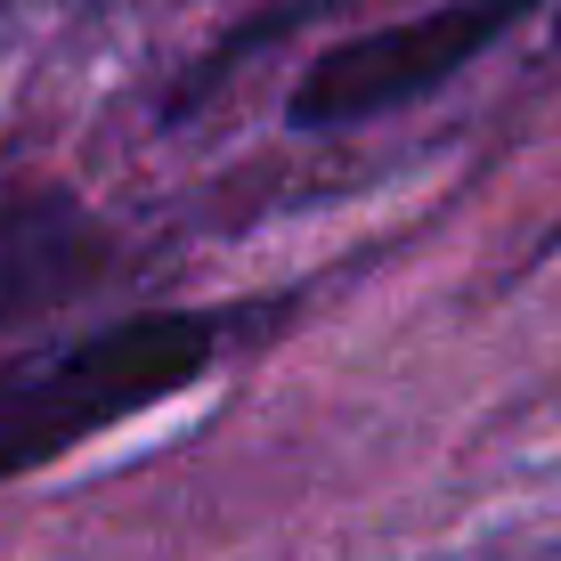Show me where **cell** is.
Instances as JSON below:
<instances>
[{
    "mask_svg": "<svg viewBox=\"0 0 561 561\" xmlns=\"http://www.w3.org/2000/svg\"><path fill=\"white\" fill-rule=\"evenodd\" d=\"M211 358H220L211 309H147L0 358V480H25L82 439L180 399L187 382H204Z\"/></svg>",
    "mask_w": 561,
    "mask_h": 561,
    "instance_id": "1",
    "label": "cell"
},
{
    "mask_svg": "<svg viewBox=\"0 0 561 561\" xmlns=\"http://www.w3.org/2000/svg\"><path fill=\"white\" fill-rule=\"evenodd\" d=\"M529 9L537 0H439V9H415L399 25L351 33V42L309 57L285 114L301 130H351V123H375V114H399L432 99L439 82H456L472 57H489V42L513 33Z\"/></svg>",
    "mask_w": 561,
    "mask_h": 561,
    "instance_id": "2",
    "label": "cell"
},
{
    "mask_svg": "<svg viewBox=\"0 0 561 561\" xmlns=\"http://www.w3.org/2000/svg\"><path fill=\"white\" fill-rule=\"evenodd\" d=\"M123 261V237L66 187H33V196L0 204V351L33 334L42 318L90 301Z\"/></svg>",
    "mask_w": 561,
    "mask_h": 561,
    "instance_id": "3",
    "label": "cell"
},
{
    "mask_svg": "<svg viewBox=\"0 0 561 561\" xmlns=\"http://www.w3.org/2000/svg\"><path fill=\"white\" fill-rule=\"evenodd\" d=\"M553 42H561V9H553Z\"/></svg>",
    "mask_w": 561,
    "mask_h": 561,
    "instance_id": "4",
    "label": "cell"
}]
</instances>
